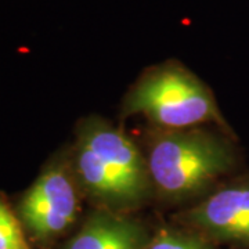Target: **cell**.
<instances>
[{
  "instance_id": "cell-4",
  "label": "cell",
  "mask_w": 249,
  "mask_h": 249,
  "mask_svg": "<svg viewBox=\"0 0 249 249\" xmlns=\"http://www.w3.org/2000/svg\"><path fill=\"white\" fill-rule=\"evenodd\" d=\"M80 211V188L71 160H52L17 205L19 220L32 247L52 249L68 231Z\"/></svg>"
},
{
  "instance_id": "cell-5",
  "label": "cell",
  "mask_w": 249,
  "mask_h": 249,
  "mask_svg": "<svg viewBox=\"0 0 249 249\" xmlns=\"http://www.w3.org/2000/svg\"><path fill=\"white\" fill-rule=\"evenodd\" d=\"M183 219L212 240L249 247V178L223 187Z\"/></svg>"
},
{
  "instance_id": "cell-7",
  "label": "cell",
  "mask_w": 249,
  "mask_h": 249,
  "mask_svg": "<svg viewBox=\"0 0 249 249\" xmlns=\"http://www.w3.org/2000/svg\"><path fill=\"white\" fill-rule=\"evenodd\" d=\"M0 249H34L17 212L0 194Z\"/></svg>"
},
{
  "instance_id": "cell-2",
  "label": "cell",
  "mask_w": 249,
  "mask_h": 249,
  "mask_svg": "<svg viewBox=\"0 0 249 249\" xmlns=\"http://www.w3.org/2000/svg\"><path fill=\"white\" fill-rule=\"evenodd\" d=\"M224 139L196 129L165 130L154 136L147 158L152 186L166 199L198 196L234 165Z\"/></svg>"
},
{
  "instance_id": "cell-8",
  "label": "cell",
  "mask_w": 249,
  "mask_h": 249,
  "mask_svg": "<svg viewBox=\"0 0 249 249\" xmlns=\"http://www.w3.org/2000/svg\"><path fill=\"white\" fill-rule=\"evenodd\" d=\"M145 249H211V247L196 235L162 229L148 241Z\"/></svg>"
},
{
  "instance_id": "cell-1",
  "label": "cell",
  "mask_w": 249,
  "mask_h": 249,
  "mask_svg": "<svg viewBox=\"0 0 249 249\" xmlns=\"http://www.w3.org/2000/svg\"><path fill=\"white\" fill-rule=\"evenodd\" d=\"M71 166L80 191L112 212L139 206L152 187L139 148L122 130L100 118L79 124Z\"/></svg>"
},
{
  "instance_id": "cell-3",
  "label": "cell",
  "mask_w": 249,
  "mask_h": 249,
  "mask_svg": "<svg viewBox=\"0 0 249 249\" xmlns=\"http://www.w3.org/2000/svg\"><path fill=\"white\" fill-rule=\"evenodd\" d=\"M124 112L144 115L166 130L223 122L211 90L178 62H165L145 72L124 98Z\"/></svg>"
},
{
  "instance_id": "cell-6",
  "label": "cell",
  "mask_w": 249,
  "mask_h": 249,
  "mask_svg": "<svg viewBox=\"0 0 249 249\" xmlns=\"http://www.w3.org/2000/svg\"><path fill=\"white\" fill-rule=\"evenodd\" d=\"M148 241L137 220L101 209L90 214L61 249H145Z\"/></svg>"
}]
</instances>
